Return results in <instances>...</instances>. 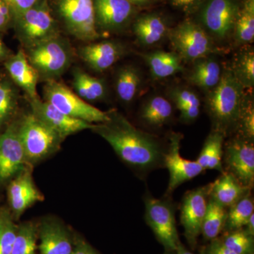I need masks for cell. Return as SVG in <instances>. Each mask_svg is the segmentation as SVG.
Wrapping results in <instances>:
<instances>
[{"label":"cell","instance_id":"6da1fadb","mask_svg":"<svg viewBox=\"0 0 254 254\" xmlns=\"http://www.w3.org/2000/svg\"><path fill=\"white\" fill-rule=\"evenodd\" d=\"M108 114V121L95 124L92 131L104 138L124 163L143 177L164 168L167 148L158 137L136 128L117 110Z\"/></svg>","mask_w":254,"mask_h":254},{"label":"cell","instance_id":"7a4b0ae2","mask_svg":"<svg viewBox=\"0 0 254 254\" xmlns=\"http://www.w3.org/2000/svg\"><path fill=\"white\" fill-rule=\"evenodd\" d=\"M207 96L206 108L214 131L227 137L236 134L247 96L246 88L231 68L221 74L220 81Z\"/></svg>","mask_w":254,"mask_h":254},{"label":"cell","instance_id":"3957f363","mask_svg":"<svg viewBox=\"0 0 254 254\" xmlns=\"http://www.w3.org/2000/svg\"><path fill=\"white\" fill-rule=\"evenodd\" d=\"M28 61L45 81L57 80L72 64L73 52L69 42L60 35L25 48Z\"/></svg>","mask_w":254,"mask_h":254},{"label":"cell","instance_id":"277c9868","mask_svg":"<svg viewBox=\"0 0 254 254\" xmlns=\"http://www.w3.org/2000/svg\"><path fill=\"white\" fill-rule=\"evenodd\" d=\"M18 133L26 162L36 163L58 150L63 138L33 113L18 124Z\"/></svg>","mask_w":254,"mask_h":254},{"label":"cell","instance_id":"5b68a950","mask_svg":"<svg viewBox=\"0 0 254 254\" xmlns=\"http://www.w3.org/2000/svg\"><path fill=\"white\" fill-rule=\"evenodd\" d=\"M13 26L24 48L60 35L58 23L47 0H40L15 16Z\"/></svg>","mask_w":254,"mask_h":254},{"label":"cell","instance_id":"8992f818","mask_svg":"<svg viewBox=\"0 0 254 254\" xmlns=\"http://www.w3.org/2000/svg\"><path fill=\"white\" fill-rule=\"evenodd\" d=\"M44 100L71 118L91 124L108 121V112L95 108L58 80H48L43 87Z\"/></svg>","mask_w":254,"mask_h":254},{"label":"cell","instance_id":"52a82bcc","mask_svg":"<svg viewBox=\"0 0 254 254\" xmlns=\"http://www.w3.org/2000/svg\"><path fill=\"white\" fill-rule=\"evenodd\" d=\"M145 219L157 240L168 252H175L180 245L173 202L167 198H156L146 193L144 198Z\"/></svg>","mask_w":254,"mask_h":254},{"label":"cell","instance_id":"ba28073f","mask_svg":"<svg viewBox=\"0 0 254 254\" xmlns=\"http://www.w3.org/2000/svg\"><path fill=\"white\" fill-rule=\"evenodd\" d=\"M170 43L181 59L188 61L207 58L215 51V43L203 27L191 20H187L170 30Z\"/></svg>","mask_w":254,"mask_h":254},{"label":"cell","instance_id":"9c48e42d","mask_svg":"<svg viewBox=\"0 0 254 254\" xmlns=\"http://www.w3.org/2000/svg\"><path fill=\"white\" fill-rule=\"evenodd\" d=\"M58 11L71 36L86 43L100 38L95 24L93 0H59Z\"/></svg>","mask_w":254,"mask_h":254},{"label":"cell","instance_id":"30bf717a","mask_svg":"<svg viewBox=\"0 0 254 254\" xmlns=\"http://www.w3.org/2000/svg\"><path fill=\"white\" fill-rule=\"evenodd\" d=\"M222 165L241 185L252 190L254 183V140L235 135L224 145Z\"/></svg>","mask_w":254,"mask_h":254},{"label":"cell","instance_id":"8fae6325","mask_svg":"<svg viewBox=\"0 0 254 254\" xmlns=\"http://www.w3.org/2000/svg\"><path fill=\"white\" fill-rule=\"evenodd\" d=\"M239 0H206L199 11L200 22L215 38L225 40L234 33Z\"/></svg>","mask_w":254,"mask_h":254},{"label":"cell","instance_id":"7c38bea8","mask_svg":"<svg viewBox=\"0 0 254 254\" xmlns=\"http://www.w3.org/2000/svg\"><path fill=\"white\" fill-rule=\"evenodd\" d=\"M210 184L187 191L182 199L180 221L185 236L192 249L201 234L202 225L208 208Z\"/></svg>","mask_w":254,"mask_h":254},{"label":"cell","instance_id":"4fadbf2b","mask_svg":"<svg viewBox=\"0 0 254 254\" xmlns=\"http://www.w3.org/2000/svg\"><path fill=\"white\" fill-rule=\"evenodd\" d=\"M183 135L173 132L169 136L168 145L164 159V167L170 174L168 187L165 196L171 195L180 185L195 178L204 170L196 161L187 160L180 154Z\"/></svg>","mask_w":254,"mask_h":254},{"label":"cell","instance_id":"5bb4252c","mask_svg":"<svg viewBox=\"0 0 254 254\" xmlns=\"http://www.w3.org/2000/svg\"><path fill=\"white\" fill-rule=\"evenodd\" d=\"M93 5L97 29L108 33L123 31L136 13L128 0H93Z\"/></svg>","mask_w":254,"mask_h":254},{"label":"cell","instance_id":"9a60e30c","mask_svg":"<svg viewBox=\"0 0 254 254\" xmlns=\"http://www.w3.org/2000/svg\"><path fill=\"white\" fill-rule=\"evenodd\" d=\"M29 103L32 113L54 129L63 140L78 132L92 130L95 126V124L88 123L65 115L38 97L29 98Z\"/></svg>","mask_w":254,"mask_h":254},{"label":"cell","instance_id":"2e32d148","mask_svg":"<svg viewBox=\"0 0 254 254\" xmlns=\"http://www.w3.org/2000/svg\"><path fill=\"white\" fill-rule=\"evenodd\" d=\"M26 156L18 133L17 124H12L0 134V181L9 179L23 170Z\"/></svg>","mask_w":254,"mask_h":254},{"label":"cell","instance_id":"e0dca14e","mask_svg":"<svg viewBox=\"0 0 254 254\" xmlns=\"http://www.w3.org/2000/svg\"><path fill=\"white\" fill-rule=\"evenodd\" d=\"M125 53L123 45L113 41L89 43L78 50V57L97 72L108 70L118 63Z\"/></svg>","mask_w":254,"mask_h":254},{"label":"cell","instance_id":"ac0fdd59","mask_svg":"<svg viewBox=\"0 0 254 254\" xmlns=\"http://www.w3.org/2000/svg\"><path fill=\"white\" fill-rule=\"evenodd\" d=\"M40 254H71L73 241L66 227L57 220H46L38 228Z\"/></svg>","mask_w":254,"mask_h":254},{"label":"cell","instance_id":"d6986e66","mask_svg":"<svg viewBox=\"0 0 254 254\" xmlns=\"http://www.w3.org/2000/svg\"><path fill=\"white\" fill-rule=\"evenodd\" d=\"M8 194L10 206L16 218L43 198L36 188L30 171L24 170L10 184Z\"/></svg>","mask_w":254,"mask_h":254},{"label":"cell","instance_id":"ffe728a7","mask_svg":"<svg viewBox=\"0 0 254 254\" xmlns=\"http://www.w3.org/2000/svg\"><path fill=\"white\" fill-rule=\"evenodd\" d=\"M11 81L25 91L29 98L38 97L37 85L39 75L28 61L24 50H19L4 62Z\"/></svg>","mask_w":254,"mask_h":254},{"label":"cell","instance_id":"44dd1931","mask_svg":"<svg viewBox=\"0 0 254 254\" xmlns=\"http://www.w3.org/2000/svg\"><path fill=\"white\" fill-rule=\"evenodd\" d=\"M250 191L251 189L241 185L232 175L224 172L215 182L210 183L209 197L228 209Z\"/></svg>","mask_w":254,"mask_h":254},{"label":"cell","instance_id":"7402d4cb","mask_svg":"<svg viewBox=\"0 0 254 254\" xmlns=\"http://www.w3.org/2000/svg\"><path fill=\"white\" fill-rule=\"evenodd\" d=\"M137 41L143 46H151L168 34L166 21L161 15L148 13L138 16L133 25Z\"/></svg>","mask_w":254,"mask_h":254},{"label":"cell","instance_id":"603a6c76","mask_svg":"<svg viewBox=\"0 0 254 254\" xmlns=\"http://www.w3.org/2000/svg\"><path fill=\"white\" fill-rule=\"evenodd\" d=\"M155 78H165L183 71L182 59L175 52L156 51L142 55Z\"/></svg>","mask_w":254,"mask_h":254},{"label":"cell","instance_id":"cb8c5ba5","mask_svg":"<svg viewBox=\"0 0 254 254\" xmlns=\"http://www.w3.org/2000/svg\"><path fill=\"white\" fill-rule=\"evenodd\" d=\"M72 86L76 94L86 102L98 101L106 96L105 81L88 74L81 68H75L73 71Z\"/></svg>","mask_w":254,"mask_h":254},{"label":"cell","instance_id":"d4e9b609","mask_svg":"<svg viewBox=\"0 0 254 254\" xmlns=\"http://www.w3.org/2000/svg\"><path fill=\"white\" fill-rule=\"evenodd\" d=\"M224 139L225 136L220 132L212 130L209 133L203 148L195 160L203 170H215L224 173L222 165Z\"/></svg>","mask_w":254,"mask_h":254},{"label":"cell","instance_id":"484cf974","mask_svg":"<svg viewBox=\"0 0 254 254\" xmlns=\"http://www.w3.org/2000/svg\"><path fill=\"white\" fill-rule=\"evenodd\" d=\"M194 62L188 77L189 81L203 89H213L221 78V69L218 62L209 57Z\"/></svg>","mask_w":254,"mask_h":254},{"label":"cell","instance_id":"4316f807","mask_svg":"<svg viewBox=\"0 0 254 254\" xmlns=\"http://www.w3.org/2000/svg\"><path fill=\"white\" fill-rule=\"evenodd\" d=\"M173 107L168 100L155 96L145 103L140 113L142 121L150 127L160 128L171 120Z\"/></svg>","mask_w":254,"mask_h":254},{"label":"cell","instance_id":"83f0119b","mask_svg":"<svg viewBox=\"0 0 254 254\" xmlns=\"http://www.w3.org/2000/svg\"><path fill=\"white\" fill-rule=\"evenodd\" d=\"M141 84L140 73L132 66L119 69L115 81V90L119 99L125 103L133 101Z\"/></svg>","mask_w":254,"mask_h":254},{"label":"cell","instance_id":"f1b7e54d","mask_svg":"<svg viewBox=\"0 0 254 254\" xmlns=\"http://www.w3.org/2000/svg\"><path fill=\"white\" fill-rule=\"evenodd\" d=\"M227 216V208L209 197L208 208L201 228V235L205 240L212 241L218 238L223 231Z\"/></svg>","mask_w":254,"mask_h":254},{"label":"cell","instance_id":"f546056e","mask_svg":"<svg viewBox=\"0 0 254 254\" xmlns=\"http://www.w3.org/2000/svg\"><path fill=\"white\" fill-rule=\"evenodd\" d=\"M234 33L235 40L240 44L254 41V0L241 1Z\"/></svg>","mask_w":254,"mask_h":254},{"label":"cell","instance_id":"4dcf8cb0","mask_svg":"<svg viewBox=\"0 0 254 254\" xmlns=\"http://www.w3.org/2000/svg\"><path fill=\"white\" fill-rule=\"evenodd\" d=\"M251 192L228 208L223 231H235L245 227L254 211V199Z\"/></svg>","mask_w":254,"mask_h":254},{"label":"cell","instance_id":"1f68e13d","mask_svg":"<svg viewBox=\"0 0 254 254\" xmlns=\"http://www.w3.org/2000/svg\"><path fill=\"white\" fill-rule=\"evenodd\" d=\"M38 227L31 222L17 227L11 254H37Z\"/></svg>","mask_w":254,"mask_h":254},{"label":"cell","instance_id":"d6a6232c","mask_svg":"<svg viewBox=\"0 0 254 254\" xmlns=\"http://www.w3.org/2000/svg\"><path fill=\"white\" fill-rule=\"evenodd\" d=\"M18 94L11 81L0 79V129L4 126L17 108Z\"/></svg>","mask_w":254,"mask_h":254},{"label":"cell","instance_id":"836d02e7","mask_svg":"<svg viewBox=\"0 0 254 254\" xmlns=\"http://www.w3.org/2000/svg\"><path fill=\"white\" fill-rule=\"evenodd\" d=\"M234 74L245 88L252 89L254 85V53L245 50L237 56L233 68Z\"/></svg>","mask_w":254,"mask_h":254},{"label":"cell","instance_id":"e575fe53","mask_svg":"<svg viewBox=\"0 0 254 254\" xmlns=\"http://www.w3.org/2000/svg\"><path fill=\"white\" fill-rule=\"evenodd\" d=\"M222 245L236 254H254V237L244 229L226 232L220 239Z\"/></svg>","mask_w":254,"mask_h":254},{"label":"cell","instance_id":"d590c367","mask_svg":"<svg viewBox=\"0 0 254 254\" xmlns=\"http://www.w3.org/2000/svg\"><path fill=\"white\" fill-rule=\"evenodd\" d=\"M17 227L8 214H0V254H11Z\"/></svg>","mask_w":254,"mask_h":254},{"label":"cell","instance_id":"8d00e7d4","mask_svg":"<svg viewBox=\"0 0 254 254\" xmlns=\"http://www.w3.org/2000/svg\"><path fill=\"white\" fill-rule=\"evenodd\" d=\"M245 138H254V108L253 100L251 98L246 99L245 107L241 116L236 134Z\"/></svg>","mask_w":254,"mask_h":254},{"label":"cell","instance_id":"74e56055","mask_svg":"<svg viewBox=\"0 0 254 254\" xmlns=\"http://www.w3.org/2000/svg\"><path fill=\"white\" fill-rule=\"evenodd\" d=\"M172 99L180 113L190 105H200L198 95L187 88H177L171 93Z\"/></svg>","mask_w":254,"mask_h":254},{"label":"cell","instance_id":"f35d334b","mask_svg":"<svg viewBox=\"0 0 254 254\" xmlns=\"http://www.w3.org/2000/svg\"><path fill=\"white\" fill-rule=\"evenodd\" d=\"M170 4L176 9L187 14L198 12L206 0H169Z\"/></svg>","mask_w":254,"mask_h":254},{"label":"cell","instance_id":"ab89813d","mask_svg":"<svg viewBox=\"0 0 254 254\" xmlns=\"http://www.w3.org/2000/svg\"><path fill=\"white\" fill-rule=\"evenodd\" d=\"M14 15L5 0H0V32L7 31L13 26Z\"/></svg>","mask_w":254,"mask_h":254},{"label":"cell","instance_id":"60d3db41","mask_svg":"<svg viewBox=\"0 0 254 254\" xmlns=\"http://www.w3.org/2000/svg\"><path fill=\"white\" fill-rule=\"evenodd\" d=\"M40 0H5L12 11L14 17L32 7Z\"/></svg>","mask_w":254,"mask_h":254},{"label":"cell","instance_id":"b9f144b4","mask_svg":"<svg viewBox=\"0 0 254 254\" xmlns=\"http://www.w3.org/2000/svg\"><path fill=\"white\" fill-rule=\"evenodd\" d=\"M204 254H236L222 245L220 239L211 241L210 245L203 251Z\"/></svg>","mask_w":254,"mask_h":254},{"label":"cell","instance_id":"7bdbcfd3","mask_svg":"<svg viewBox=\"0 0 254 254\" xmlns=\"http://www.w3.org/2000/svg\"><path fill=\"white\" fill-rule=\"evenodd\" d=\"M71 254H98L87 242L82 240L76 241L74 246H73V250Z\"/></svg>","mask_w":254,"mask_h":254},{"label":"cell","instance_id":"ee69618b","mask_svg":"<svg viewBox=\"0 0 254 254\" xmlns=\"http://www.w3.org/2000/svg\"><path fill=\"white\" fill-rule=\"evenodd\" d=\"M11 55L12 53H11V50L6 46L0 37V63L6 61Z\"/></svg>","mask_w":254,"mask_h":254},{"label":"cell","instance_id":"f6af8a7d","mask_svg":"<svg viewBox=\"0 0 254 254\" xmlns=\"http://www.w3.org/2000/svg\"><path fill=\"white\" fill-rule=\"evenodd\" d=\"M244 230L249 235H252L254 237V213L252 214V216L249 219L248 222L246 224Z\"/></svg>","mask_w":254,"mask_h":254},{"label":"cell","instance_id":"bcb514c9","mask_svg":"<svg viewBox=\"0 0 254 254\" xmlns=\"http://www.w3.org/2000/svg\"><path fill=\"white\" fill-rule=\"evenodd\" d=\"M133 6H145L153 4L157 0H128Z\"/></svg>","mask_w":254,"mask_h":254},{"label":"cell","instance_id":"7dc6e473","mask_svg":"<svg viewBox=\"0 0 254 254\" xmlns=\"http://www.w3.org/2000/svg\"><path fill=\"white\" fill-rule=\"evenodd\" d=\"M175 254H196L192 253V252L187 250V249L182 245L181 242H180V245L177 247V250L175 251ZM198 254H204V253H203V252H202L201 253Z\"/></svg>","mask_w":254,"mask_h":254},{"label":"cell","instance_id":"c3c4849f","mask_svg":"<svg viewBox=\"0 0 254 254\" xmlns=\"http://www.w3.org/2000/svg\"><path fill=\"white\" fill-rule=\"evenodd\" d=\"M171 254L166 253V254Z\"/></svg>","mask_w":254,"mask_h":254}]
</instances>
